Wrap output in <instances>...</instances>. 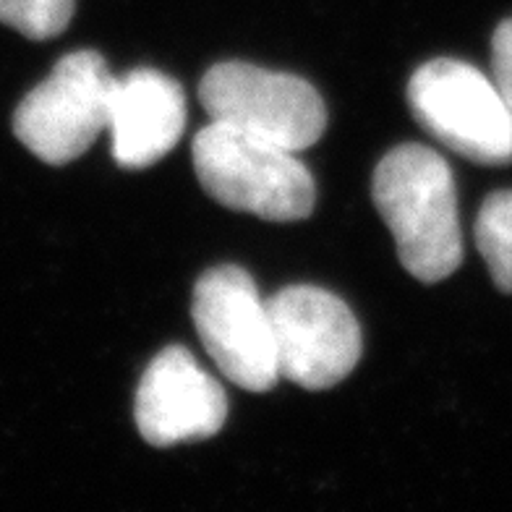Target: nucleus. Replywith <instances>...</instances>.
Instances as JSON below:
<instances>
[{
	"label": "nucleus",
	"mask_w": 512,
	"mask_h": 512,
	"mask_svg": "<svg viewBox=\"0 0 512 512\" xmlns=\"http://www.w3.org/2000/svg\"><path fill=\"white\" fill-rule=\"evenodd\" d=\"M371 196L390 228L398 259L421 283H439L463 262L458 189L434 149L403 144L374 170Z\"/></svg>",
	"instance_id": "obj_1"
},
{
	"label": "nucleus",
	"mask_w": 512,
	"mask_h": 512,
	"mask_svg": "<svg viewBox=\"0 0 512 512\" xmlns=\"http://www.w3.org/2000/svg\"><path fill=\"white\" fill-rule=\"evenodd\" d=\"M191 155L202 189L223 207L270 223H298L314 212L317 186L298 152L212 121L194 136Z\"/></svg>",
	"instance_id": "obj_2"
},
{
	"label": "nucleus",
	"mask_w": 512,
	"mask_h": 512,
	"mask_svg": "<svg viewBox=\"0 0 512 512\" xmlns=\"http://www.w3.org/2000/svg\"><path fill=\"white\" fill-rule=\"evenodd\" d=\"M408 105L418 126L479 165L512 162V110L497 81L471 63L437 58L411 76Z\"/></svg>",
	"instance_id": "obj_3"
},
{
	"label": "nucleus",
	"mask_w": 512,
	"mask_h": 512,
	"mask_svg": "<svg viewBox=\"0 0 512 512\" xmlns=\"http://www.w3.org/2000/svg\"><path fill=\"white\" fill-rule=\"evenodd\" d=\"M199 100L215 123L304 152L322 139L327 108L309 81L251 63H217L199 84Z\"/></svg>",
	"instance_id": "obj_4"
},
{
	"label": "nucleus",
	"mask_w": 512,
	"mask_h": 512,
	"mask_svg": "<svg viewBox=\"0 0 512 512\" xmlns=\"http://www.w3.org/2000/svg\"><path fill=\"white\" fill-rule=\"evenodd\" d=\"M115 76L95 50H76L55 63L14 113L19 142L48 165L81 157L108 128Z\"/></svg>",
	"instance_id": "obj_5"
},
{
	"label": "nucleus",
	"mask_w": 512,
	"mask_h": 512,
	"mask_svg": "<svg viewBox=\"0 0 512 512\" xmlns=\"http://www.w3.org/2000/svg\"><path fill=\"white\" fill-rule=\"evenodd\" d=\"M191 317L204 351L233 384L249 392L272 390L280 379L270 309L241 267L204 272L194 288Z\"/></svg>",
	"instance_id": "obj_6"
},
{
	"label": "nucleus",
	"mask_w": 512,
	"mask_h": 512,
	"mask_svg": "<svg viewBox=\"0 0 512 512\" xmlns=\"http://www.w3.org/2000/svg\"><path fill=\"white\" fill-rule=\"evenodd\" d=\"M280 377L304 390H330L361 358V327L337 296L314 285H290L267 301Z\"/></svg>",
	"instance_id": "obj_7"
},
{
	"label": "nucleus",
	"mask_w": 512,
	"mask_h": 512,
	"mask_svg": "<svg viewBox=\"0 0 512 512\" xmlns=\"http://www.w3.org/2000/svg\"><path fill=\"white\" fill-rule=\"evenodd\" d=\"M134 418L152 447L202 442L223 429L228 398L186 348L170 345L144 371Z\"/></svg>",
	"instance_id": "obj_8"
},
{
	"label": "nucleus",
	"mask_w": 512,
	"mask_h": 512,
	"mask_svg": "<svg viewBox=\"0 0 512 512\" xmlns=\"http://www.w3.org/2000/svg\"><path fill=\"white\" fill-rule=\"evenodd\" d=\"M108 128L121 168L142 170L160 162L181 142L186 128L181 84L155 68H136L115 79Z\"/></svg>",
	"instance_id": "obj_9"
},
{
	"label": "nucleus",
	"mask_w": 512,
	"mask_h": 512,
	"mask_svg": "<svg viewBox=\"0 0 512 512\" xmlns=\"http://www.w3.org/2000/svg\"><path fill=\"white\" fill-rule=\"evenodd\" d=\"M476 246L497 288L512 293V191L486 196L476 217Z\"/></svg>",
	"instance_id": "obj_10"
},
{
	"label": "nucleus",
	"mask_w": 512,
	"mask_h": 512,
	"mask_svg": "<svg viewBox=\"0 0 512 512\" xmlns=\"http://www.w3.org/2000/svg\"><path fill=\"white\" fill-rule=\"evenodd\" d=\"M76 0H0V24L29 40L58 37L74 19Z\"/></svg>",
	"instance_id": "obj_11"
},
{
	"label": "nucleus",
	"mask_w": 512,
	"mask_h": 512,
	"mask_svg": "<svg viewBox=\"0 0 512 512\" xmlns=\"http://www.w3.org/2000/svg\"><path fill=\"white\" fill-rule=\"evenodd\" d=\"M492 79L512 110V19L502 21L492 40Z\"/></svg>",
	"instance_id": "obj_12"
}]
</instances>
